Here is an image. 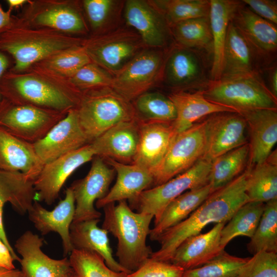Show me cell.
I'll return each instance as SVG.
<instances>
[{"instance_id":"obj_1","label":"cell","mask_w":277,"mask_h":277,"mask_svg":"<svg viewBox=\"0 0 277 277\" xmlns=\"http://www.w3.org/2000/svg\"><path fill=\"white\" fill-rule=\"evenodd\" d=\"M247 169L229 183L212 192L187 218L162 232L156 241L160 248L152 260L170 263L174 252L187 238L200 233L210 223H227L248 202L245 192Z\"/></svg>"},{"instance_id":"obj_2","label":"cell","mask_w":277,"mask_h":277,"mask_svg":"<svg viewBox=\"0 0 277 277\" xmlns=\"http://www.w3.org/2000/svg\"><path fill=\"white\" fill-rule=\"evenodd\" d=\"M82 94L68 80L32 67L21 72L8 69L0 80L3 99L63 113L77 107Z\"/></svg>"},{"instance_id":"obj_3","label":"cell","mask_w":277,"mask_h":277,"mask_svg":"<svg viewBox=\"0 0 277 277\" xmlns=\"http://www.w3.org/2000/svg\"><path fill=\"white\" fill-rule=\"evenodd\" d=\"M104 220L102 228L117 240L116 256L118 263L129 273L140 268L150 257L151 248L146 244L152 214L135 212L126 201L103 207Z\"/></svg>"},{"instance_id":"obj_4","label":"cell","mask_w":277,"mask_h":277,"mask_svg":"<svg viewBox=\"0 0 277 277\" xmlns=\"http://www.w3.org/2000/svg\"><path fill=\"white\" fill-rule=\"evenodd\" d=\"M85 37L54 30L14 25L0 34V51L13 58L9 70L21 72L61 50L82 46Z\"/></svg>"},{"instance_id":"obj_5","label":"cell","mask_w":277,"mask_h":277,"mask_svg":"<svg viewBox=\"0 0 277 277\" xmlns=\"http://www.w3.org/2000/svg\"><path fill=\"white\" fill-rule=\"evenodd\" d=\"M76 110L90 143L120 123L140 119L131 102L110 87L83 92Z\"/></svg>"},{"instance_id":"obj_6","label":"cell","mask_w":277,"mask_h":277,"mask_svg":"<svg viewBox=\"0 0 277 277\" xmlns=\"http://www.w3.org/2000/svg\"><path fill=\"white\" fill-rule=\"evenodd\" d=\"M201 91L209 101L239 113L277 107V98L270 92L259 73L210 80Z\"/></svg>"},{"instance_id":"obj_7","label":"cell","mask_w":277,"mask_h":277,"mask_svg":"<svg viewBox=\"0 0 277 277\" xmlns=\"http://www.w3.org/2000/svg\"><path fill=\"white\" fill-rule=\"evenodd\" d=\"M85 17L81 1H29L23 13L15 16L14 24L80 36L90 31Z\"/></svg>"},{"instance_id":"obj_8","label":"cell","mask_w":277,"mask_h":277,"mask_svg":"<svg viewBox=\"0 0 277 277\" xmlns=\"http://www.w3.org/2000/svg\"><path fill=\"white\" fill-rule=\"evenodd\" d=\"M82 46L91 62L114 75L147 47L133 29L117 28L85 37Z\"/></svg>"},{"instance_id":"obj_9","label":"cell","mask_w":277,"mask_h":277,"mask_svg":"<svg viewBox=\"0 0 277 277\" xmlns=\"http://www.w3.org/2000/svg\"><path fill=\"white\" fill-rule=\"evenodd\" d=\"M211 162L202 159L192 167L167 182L143 191L129 202L137 212L152 214L156 222L165 207L184 192L208 183Z\"/></svg>"},{"instance_id":"obj_10","label":"cell","mask_w":277,"mask_h":277,"mask_svg":"<svg viewBox=\"0 0 277 277\" xmlns=\"http://www.w3.org/2000/svg\"><path fill=\"white\" fill-rule=\"evenodd\" d=\"M206 147V119L174 136L162 163L154 173V186L192 167L203 158Z\"/></svg>"},{"instance_id":"obj_11","label":"cell","mask_w":277,"mask_h":277,"mask_svg":"<svg viewBox=\"0 0 277 277\" xmlns=\"http://www.w3.org/2000/svg\"><path fill=\"white\" fill-rule=\"evenodd\" d=\"M166 55L156 48H146L113 75L111 88L131 102L162 78Z\"/></svg>"},{"instance_id":"obj_12","label":"cell","mask_w":277,"mask_h":277,"mask_svg":"<svg viewBox=\"0 0 277 277\" xmlns=\"http://www.w3.org/2000/svg\"><path fill=\"white\" fill-rule=\"evenodd\" d=\"M67 114L32 105L14 104L2 98L0 127L33 144L42 139Z\"/></svg>"},{"instance_id":"obj_13","label":"cell","mask_w":277,"mask_h":277,"mask_svg":"<svg viewBox=\"0 0 277 277\" xmlns=\"http://www.w3.org/2000/svg\"><path fill=\"white\" fill-rule=\"evenodd\" d=\"M92 160L87 174L70 187L75 203L73 223L100 219L102 214L95 209L94 202L107 194L115 173L101 157L94 156Z\"/></svg>"},{"instance_id":"obj_14","label":"cell","mask_w":277,"mask_h":277,"mask_svg":"<svg viewBox=\"0 0 277 277\" xmlns=\"http://www.w3.org/2000/svg\"><path fill=\"white\" fill-rule=\"evenodd\" d=\"M94 156L89 144L44 164L34 181L35 200L44 202L48 205L53 204L68 177Z\"/></svg>"},{"instance_id":"obj_15","label":"cell","mask_w":277,"mask_h":277,"mask_svg":"<svg viewBox=\"0 0 277 277\" xmlns=\"http://www.w3.org/2000/svg\"><path fill=\"white\" fill-rule=\"evenodd\" d=\"M206 119V147L204 159L215 158L248 143L247 124L237 112L213 114Z\"/></svg>"},{"instance_id":"obj_16","label":"cell","mask_w":277,"mask_h":277,"mask_svg":"<svg viewBox=\"0 0 277 277\" xmlns=\"http://www.w3.org/2000/svg\"><path fill=\"white\" fill-rule=\"evenodd\" d=\"M43 243V238L29 230L16 240L14 247L21 256L22 277H74L69 259L49 257L41 249Z\"/></svg>"},{"instance_id":"obj_17","label":"cell","mask_w":277,"mask_h":277,"mask_svg":"<svg viewBox=\"0 0 277 277\" xmlns=\"http://www.w3.org/2000/svg\"><path fill=\"white\" fill-rule=\"evenodd\" d=\"M127 24L137 33L147 48L165 47L171 36L164 16L151 1L127 0L124 2Z\"/></svg>"},{"instance_id":"obj_18","label":"cell","mask_w":277,"mask_h":277,"mask_svg":"<svg viewBox=\"0 0 277 277\" xmlns=\"http://www.w3.org/2000/svg\"><path fill=\"white\" fill-rule=\"evenodd\" d=\"M90 143L73 109L41 140L33 143L35 152L43 164Z\"/></svg>"},{"instance_id":"obj_19","label":"cell","mask_w":277,"mask_h":277,"mask_svg":"<svg viewBox=\"0 0 277 277\" xmlns=\"http://www.w3.org/2000/svg\"><path fill=\"white\" fill-rule=\"evenodd\" d=\"M141 120L120 123L93 140L90 144L94 156L132 164L138 144Z\"/></svg>"},{"instance_id":"obj_20","label":"cell","mask_w":277,"mask_h":277,"mask_svg":"<svg viewBox=\"0 0 277 277\" xmlns=\"http://www.w3.org/2000/svg\"><path fill=\"white\" fill-rule=\"evenodd\" d=\"M75 212V200L71 189L65 191V196L51 211L43 207L34 200L28 211L30 221L42 235L50 232H57L62 240L63 255L66 256L73 250L70 238V227Z\"/></svg>"},{"instance_id":"obj_21","label":"cell","mask_w":277,"mask_h":277,"mask_svg":"<svg viewBox=\"0 0 277 277\" xmlns=\"http://www.w3.org/2000/svg\"><path fill=\"white\" fill-rule=\"evenodd\" d=\"M175 134L172 122L141 119L138 144L132 164L148 170L153 175Z\"/></svg>"},{"instance_id":"obj_22","label":"cell","mask_w":277,"mask_h":277,"mask_svg":"<svg viewBox=\"0 0 277 277\" xmlns=\"http://www.w3.org/2000/svg\"><path fill=\"white\" fill-rule=\"evenodd\" d=\"M231 21L251 45L259 60L267 62L274 56L277 49L276 25L254 13L243 3Z\"/></svg>"},{"instance_id":"obj_23","label":"cell","mask_w":277,"mask_h":277,"mask_svg":"<svg viewBox=\"0 0 277 277\" xmlns=\"http://www.w3.org/2000/svg\"><path fill=\"white\" fill-rule=\"evenodd\" d=\"M244 117L249 142V167L261 163L277 142L276 109H261L239 112Z\"/></svg>"},{"instance_id":"obj_24","label":"cell","mask_w":277,"mask_h":277,"mask_svg":"<svg viewBox=\"0 0 277 277\" xmlns=\"http://www.w3.org/2000/svg\"><path fill=\"white\" fill-rule=\"evenodd\" d=\"M204 77V65L195 50L176 45L166 55L162 78L176 91L201 85Z\"/></svg>"},{"instance_id":"obj_25","label":"cell","mask_w":277,"mask_h":277,"mask_svg":"<svg viewBox=\"0 0 277 277\" xmlns=\"http://www.w3.org/2000/svg\"><path fill=\"white\" fill-rule=\"evenodd\" d=\"M225 224L217 223L209 231L185 239L175 250L170 263L186 270L200 267L217 256L224 250L221 245V232Z\"/></svg>"},{"instance_id":"obj_26","label":"cell","mask_w":277,"mask_h":277,"mask_svg":"<svg viewBox=\"0 0 277 277\" xmlns=\"http://www.w3.org/2000/svg\"><path fill=\"white\" fill-rule=\"evenodd\" d=\"M104 160L114 170L117 177L107 194L96 201L97 208L116 201H132L153 185V175L148 170L133 164L123 163L110 159Z\"/></svg>"},{"instance_id":"obj_27","label":"cell","mask_w":277,"mask_h":277,"mask_svg":"<svg viewBox=\"0 0 277 277\" xmlns=\"http://www.w3.org/2000/svg\"><path fill=\"white\" fill-rule=\"evenodd\" d=\"M43 166L32 143L18 138L0 127L1 170L22 172L34 181Z\"/></svg>"},{"instance_id":"obj_28","label":"cell","mask_w":277,"mask_h":277,"mask_svg":"<svg viewBox=\"0 0 277 277\" xmlns=\"http://www.w3.org/2000/svg\"><path fill=\"white\" fill-rule=\"evenodd\" d=\"M176 110V117L172 124L175 134L190 127L204 117L235 110L206 98L201 91L194 92L175 91L168 96Z\"/></svg>"},{"instance_id":"obj_29","label":"cell","mask_w":277,"mask_h":277,"mask_svg":"<svg viewBox=\"0 0 277 277\" xmlns=\"http://www.w3.org/2000/svg\"><path fill=\"white\" fill-rule=\"evenodd\" d=\"M259 60L251 45L231 21L224 47L221 77L259 73Z\"/></svg>"},{"instance_id":"obj_30","label":"cell","mask_w":277,"mask_h":277,"mask_svg":"<svg viewBox=\"0 0 277 277\" xmlns=\"http://www.w3.org/2000/svg\"><path fill=\"white\" fill-rule=\"evenodd\" d=\"M100 219L72 222L70 227V238L73 249L93 251L101 255L106 265L117 272L129 273L116 261L112 255L108 231L97 226Z\"/></svg>"},{"instance_id":"obj_31","label":"cell","mask_w":277,"mask_h":277,"mask_svg":"<svg viewBox=\"0 0 277 277\" xmlns=\"http://www.w3.org/2000/svg\"><path fill=\"white\" fill-rule=\"evenodd\" d=\"M213 192L209 183L188 190L172 201L164 209L159 220L150 229L149 238L156 241L164 231L187 218Z\"/></svg>"},{"instance_id":"obj_32","label":"cell","mask_w":277,"mask_h":277,"mask_svg":"<svg viewBox=\"0 0 277 277\" xmlns=\"http://www.w3.org/2000/svg\"><path fill=\"white\" fill-rule=\"evenodd\" d=\"M209 19L212 36L211 80L221 76L223 51L231 18L243 2L233 0H210Z\"/></svg>"},{"instance_id":"obj_33","label":"cell","mask_w":277,"mask_h":277,"mask_svg":"<svg viewBox=\"0 0 277 277\" xmlns=\"http://www.w3.org/2000/svg\"><path fill=\"white\" fill-rule=\"evenodd\" d=\"M246 169L245 192L248 202L265 203L277 199L276 150L261 163Z\"/></svg>"},{"instance_id":"obj_34","label":"cell","mask_w":277,"mask_h":277,"mask_svg":"<svg viewBox=\"0 0 277 277\" xmlns=\"http://www.w3.org/2000/svg\"><path fill=\"white\" fill-rule=\"evenodd\" d=\"M34 181L25 174L0 169V202L9 203L18 214L28 212L35 200Z\"/></svg>"},{"instance_id":"obj_35","label":"cell","mask_w":277,"mask_h":277,"mask_svg":"<svg viewBox=\"0 0 277 277\" xmlns=\"http://www.w3.org/2000/svg\"><path fill=\"white\" fill-rule=\"evenodd\" d=\"M249 151L247 143L211 162L208 183L213 192L229 183L246 170L249 160Z\"/></svg>"},{"instance_id":"obj_36","label":"cell","mask_w":277,"mask_h":277,"mask_svg":"<svg viewBox=\"0 0 277 277\" xmlns=\"http://www.w3.org/2000/svg\"><path fill=\"white\" fill-rule=\"evenodd\" d=\"M91 62L89 56L82 45L57 52L32 67L67 80L82 67Z\"/></svg>"},{"instance_id":"obj_37","label":"cell","mask_w":277,"mask_h":277,"mask_svg":"<svg viewBox=\"0 0 277 277\" xmlns=\"http://www.w3.org/2000/svg\"><path fill=\"white\" fill-rule=\"evenodd\" d=\"M177 45L188 49L212 51V36L209 16L179 22L169 27Z\"/></svg>"},{"instance_id":"obj_38","label":"cell","mask_w":277,"mask_h":277,"mask_svg":"<svg viewBox=\"0 0 277 277\" xmlns=\"http://www.w3.org/2000/svg\"><path fill=\"white\" fill-rule=\"evenodd\" d=\"M264 206L265 203L259 202H248L241 206L221 230L222 247L225 249L238 236L251 238L259 223Z\"/></svg>"},{"instance_id":"obj_39","label":"cell","mask_w":277,"mask_h":277,"mask_svg":"<svg viewBox=\"0 0 277 277\" xmlns=\"http://www.w3.org/2000/svg\"><path fill=\"white\" fill-rule=\"evenodd\" d=\"M81 2L92 35L103 34L117 28L115 26L124 2L115 0H84Z\"/></svg>"},{"instance_id":"obj_40","label":"cell","mask_w":277,"mask_h":277,"mask_svg":"<svg viewBox=\"0 0 277 277\" xmlns=\"http://www.w3.org/2000/svg\"><path fill=\"white\" fill-rule=\"evenodd\" d=\"M247 247L253 254L260 251L277 253V199L265 203L259 223Z\"/></svg>"},{"instance_id":"obj_41","label":"cell","mask_w":277,"mask_h":277,"mask_svg":"<svg viewBox=\"0 0 277 277\" xmlns=\"http://www.w3.org/2000/svg\"><path fill=\"white\" fill-rule=\"evenodd\" d=\"M151 2L163 13L169 27L180 22L209 16V1L161 0Z\"/></svg>"},{"instance_id":"obj_42","label":"cell","mask_w":277,"mask_h":277,"mask_svg":"<svg viewBox=\"0 0 277 277\" xmlns=\"http://www.w3.org/2000/svg\"><path fill=\"white\" fill-rule=\"evenodd\" d=\"M140 118L145 121L172 122L176 117L174 104L168 96L159 92L144 93L133 104Z\"/></svg>"},{"instance_id":"obj_43","label":"cell","mask_w":277,"mask_h":277,"mask_svg":"<svg viewBox=\"0 0 277 277\" xmlns=\"http://www.w3.org/2000/svg\"><path fill=\"white\" fill-rule=\"evenodd\" d=\"M69 259L74 277H126L128 274L111 270L103 258L93 251L74 249Z\"/></svg>"},{"instance_id":"obj_44","label":"cell","mask_w":277,"mask_h":277,"mask_svg":"<svg viewBox=\"0 0 277 277\" xmlns=\"http://www.w3.org/2000/svg\"><path fill=\"white\" fill-rule=\"evenodd\" d=\"M248 259L235 256L223 250L203 265L185 270L183 277H238L241 267Z\"/></svg>"},{"instance_id":"obj_45","label":"cell","mask_w":277,"mask_h":277,"mask_svg":"<svg viewBox=\"0 0 277 277\" xmlns=\"http://www.w3.org/2000/svg\"><path fill=\"white\" fill-rule=\"evenodd\" d=\"M113 75L97 65L91 62L82 67L68 81L81 92L111 87Z\"/></svg>"},{"instance_id":"obj_46","label":"cell","mask_w":277,"mask_h":277,"mask_svg":"<svg viewBox=\"0 0 277 277\" xmlns=\"http://www.w3.org/2000/svg\"><path fill=\"white\" fill-rule=\"evenodd\" d=\"M238 277H277V254L260 251L249 258Z\"/></svg>"},{"instance_id":"obj_47","label":"cell","mask_w":277,"mask_h":277,"mask_svg":"<svg viewBox=\"0 0 277 277\" xmlns=\"http://www.w3.org/2000/svg\"><path fill=\"white\" fill-rule=\"evenodd\" d=\"M184 270L171 263L150 258L136 270L126 277H183Z\"/></svg>"},{"instance_id":"obj_48","label":"cell","mask_w":277,"mask_h":277,"mask_svg":"<svg viewBox=\"0 0 277 277\" xmlns=\"http://www.w3.org/2000/svg\"><path fill=\"white\" fill-rule=\"evenodd\" d=\"M242 2L254 13L276 25L277 2L274 0H244Z\"/></svg>"},{"instance_id":"obj_49","label":"cell","mask_w":277,"mask_h":277,"mask_svg":"<svg viewBox=\"0 0 277 277\" xmlns=\"http://www.w3.org/2000/svg\"><path fill=\"white\" fill-rule=\"evenodd\" d=\"M13 259L9 249L0 238V266L15 269Z\"/></svg>"},{"instance_id":"obj_50","label":"cell","mask_w":277,"mask_h":277,"mask_svg":"<svg viewBox=\"0 0 277 277\" xmlns=\"http://www.w3.org/2000/svg\"><path fill=\"white\" fill-rule=\"evenodd\" d=\"M15 21V16L11 14V11H5L0 5V34L12 27Z\"/></svg>"},{"instance_id":"obj_51","label":"cell","mask_w":277,"mask_h":277,"mask_svg":"<svg viewBox=\"0 0 277 277\" xmlns=\"http://www.w3.org/2000/svg\"><path fill=\"white\" fill-rule=\"evenodd\" d=\"M268 89L272 95L277 98V68L273 66L267 70Z\"/></svg>"},{"instance_id":"obj_52","label":"cell","mask_w":277,"mask_h":277,"mask_svg":"<svg viewBox=\"0 0 277 277\" xmlns=\"http://www.w3.org/2000/svg\"><path fill=\"white\" fill-rule=\"evenodd\" d=\"M10 65V61L5 53L0 51V80L4 74L8 70ZM0 94V103L2 100Z\"/></svg>"},{"instance_id":"obj_53","label":"cell","mask_w":277,"mask_h":277,"mask_svg":"<svg viewBox=\"0 0 277 277\" xmlns=\"http://www.w3.org/2000/svg\"><path fill=\"white\" fill-rule=\"evenodd\" d=\"M0 277H22L21 270L0 266Z\"/></svg>"},{"instance_id":"obj_54","label":"cell","mask_w":277,"mask_h":277,"mask_svg":"<svg viewBox=\"0 0 277 277\" xmlns=\"http://www.w3.org/2000/svg\"><path fill=\"white\" fill-rule=\"evenodd\" d=\"M7 3L9 6L8 10L12 12L14 9H18L26 5L28 2V0H7Z\"/></svg>"}]
</instances>
